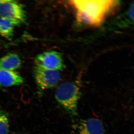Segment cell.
<instances>
[{"label":"cell","mask_w":134,"mask_h":134,"mask_svg":"<svg viewBox=\"0 0 134 134\" xmlns=\"http://www.w3.org/2000/svg\"><path fill=\"white\" fill-rule=\"evenodd\" d=\"M37 67L48 70L60 71L64 68L61 54L54 51L44 52L38 54L35 59Z\"/></svg>","instance_id":"cell-4"},{"label":"cell","mask_w":134,"mask_h":134,"mask_svg":"<svg viewBox=\"0 0 134 134\" xmlns=\"http://www.w3.org/2000/svg\"><path fill=\"white\" fill-rule=\"evenodd\" d=\"M0 17L10 22L14 26L24 23L26 15L23 7L15 1L5 0L0 4Z\"/></svg>","instance_id":"cell-3"},{"label":"cell","mask_w":134,"mask_h":134,"mask_svg":"<svg viewBox=\"0 0 134 134\" xmlns=\"http://www.w3.org/2000/svg\"><path fill=\"white\" fill-rule=\"evenodd\" d=\"M23 78L13 70L0 69V85L4 86H16L23 83Z\"/></svg>","instance_id":"cell-7"},{"label":"cell","mask_w":134,"mask_h":134,"mask_svg":"<svg viewBox=\"0 0 134 134\" xmlns=\"http://www.w3.org/2000/svg\"><path fill=\"white\" fill-rule=\"evenodd\" d=\"M9 121L6 114L0 111V134H8L9 132Z\"/></svg>","instance_id":"cell-11"},{"label":"cell","mask_w":134,"mask_h":134,"mask_svg":"<svg viewBox=\"0 0 134 134\" xmlns=\"http://www.w3.org/2000/svg\"><path fill=\"white\" fill-rule=\"evenodd\" d=\"M14 26L9 21L0 18V34L9 40H11L14 35Z\"/></svg>","instance_id":"cell-10"},{"label":"cell","mask_w":134,"mask_h":134,"mask_svg":"<svg viewBox=\"0 0 134 134\" xmlns=\"http://www.w3.org/2000/svg\"><path fill=\"white\" fill-rule=\"evenodd\" d=\"M77 134H106L103 122L96 118L81 121L77 126Z\"/></svg>","instance_id":"cell-6"},{"label":"cell","mask_w":134,"mask_h":134,"mask_svg":"<svg viewBox=\"0 0 134 134\" xmlns=\"http://www.w3.org/2000/svg\"><path fill=\"white\" fill-rule=\"evenodd\" d=\"M21 65V58L16 54L9 53L0 58V69L15 71Z\"/></svg>","instance_id":"cell-9"},{"label":"cell","mask_w":134,"mask_h":134,"mask_svg":"<svg viewBox=\"0 0 134 134\" xmlns=\"http://www.w3.org/2000/svg\"><path fill=\"white\" fill-rule=\"evenodd\" d=\"M1 85H0V88H1Z\"/></svg>","instance_id":"cell-13"},{"label":"cell","mask_w":134,"mask_h":134,"mask_svg":"<svg viewBox=\"0 0 134 134\" xmlns=\"http://www.w3.org/2000/svg\"><path fill=\"white\" fill-rule=\"evenodd\" d=\"M5 0H0V4H1L2 3L4 2H5Z\"/></svg>","instance_id":"cell-12"},{"label":"cell","mask_w":134,"mask_h":134,"mask_svg":"<svg viewBox=\"0 0 134 134\" xmlns=\"http://www.w3.org/2000/svg\"><path fill=\"white\" fill-rule=\"evenodd\" d=\"M115 25L120 29L134 28V2L115 21Z\"/></svg>","instance_id":"cell-8"},{"label":"cell","mask_w":134,"mask_h":134,"mask_svg":"<svg viewBox=\"0 0 134 134\" xmlns=\"http://www.w3.org/2000/svg\"><path fill=\"white\" fill-rule=\"evenodd\" d=\"M119 1H70L69 4L74 10L77 21L82 24L97 26L119 5Z\"/></svg>","instance_id":"cell-1"},{"label":"cell","mask_w":134,"mask_h":134,"mask_svg":"<svg viewBox=\"0 0 134 134\" xmlns=\"http://www.w3.org/2000/svg\"><path fill=\"white\" fill-rule=\"evenodd\" d=\"M36 82L42 90L52 88L59 82L61 74L59 71L48 70L36 67L34 71Z\"/></svg>","instance_id":"cell-5"},{"label":"cell","mask_w":134,"mask_h":134,"mask_svg":"<svg viewBox=\"0 0 134 134\" xmlns=\"http://www.w3.org/2000/svg\"><path fill=\"white\" fill-rule=\"evenodd\" d=\"M81 90L77 83L67 82L61 84L55 90V97L58 104L71 115H77Z\"/></svg>","instance_id":"cell-2"}]
</instances>
